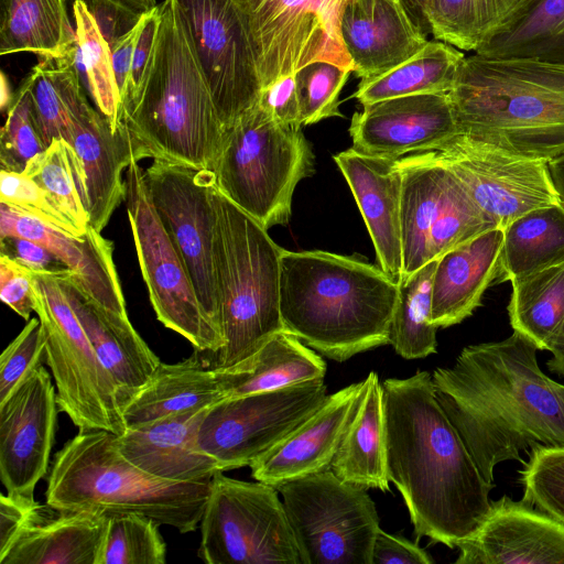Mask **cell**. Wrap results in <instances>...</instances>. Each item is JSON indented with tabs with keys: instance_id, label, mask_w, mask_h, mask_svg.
Wrapping results in <instances>:
<instances>
[{
	"instance_id": "24",
	"label": "cell",
	"mask_w": 564,
	"mask_h": 564,
	"mask_svg": "<svg viewBox=\"0 0 564 564\" xmlns=\"http://www.w3.org/2000/svg\"><path fill=\"white\" fill-rule=\"evenodd\" d=\"M375 247L379 267L399 281L403 268L401 239L402 173L397 160L372 156L352 148L336 153Z\"/></svg>"
},
{
	"instance_id": "7",
	"label": "cell",
	"mask_w": 564,
	"mask_h": 564,
	"mask_svg": "<svg viewBox=\"0 0 564 564\" xmlns=\"http://www.w3.org/2000/svg\"><path fill=\"white\" fill-rule=\"evenodd\" d=\"M214 260L225 345L214 368H227L285 330L280 312L281 251L268 230L214 188Z\"/></svg>"
},
{
	"instance_id": "44",
	"label": "cell",
	"mask_w": 564,
	"mask_h": 564,
	"mask_svg": "<svg viewBox=\"0 0 564 564\" xmlns=\"http://www.w3.org/2000/svg\"><path fill=\"white\" fill-rule=\"evenodd\" d=\"M160 524L139 513L106 514L94 564H164Z\"/></svg>"
},
{
	"instance_id": "3",
	"label": "cell",
	"mask_w": 564,
	"mask_h": 564,
	"mask_svg": "<svg viewBox=\"0 0 564 564\" xmlns=\"http://www.w3.org/2000/svg\"><path fill=\"white\" fill-rule=\"evenodd\" d=\"M280 312L285 330L343 362L389 344L398 281L358 256L281 251Z\"/></svg>"
},
{
	"instance_id": "19",
	"label": "cell",
	"mask_w": 564,
	"mask_h": 564,
	"mask_svg": "<svg viewBox=\"0 0 564 564\" xmlns=\"http://www.w3.org/2000/svg\"><path fill=\"white\" fill-rule=\"evenodd\" d=\"M447 94L389 98L364 106L351 118L352 149L362 154L400 159L425 152L458 134Z\"/></svg>"
},
{
	"instance_id": "27",
	"label": "cell",
	"mask_w": 564,
	"mask_h": 564,
	"mask_svg": "<svg viewBox=\"0 0 564 564\" xmlns=\"http://www.w3.org/2000/svg\"><path fill=\"white\" fill-rule=\"evenodd\" d=\"M61 288L93 348L119 390L120 409L159 366L160 358L134 329L128 316L108 312L77 285L70 271L56 272Z\"/></svg>"
},
{
	"instance_id": "22",
	"label": "cell",
	"mask_w": 564,
	"mask_h": 564,
	"mask_svg": "<svg viewBox=\"0 0 564 564\" xmlns=\"http://www.w3.org/2000/svg\"><path fill=\"white\" fill-rule=\"evenodd\" d=\"M361 389L359 381L327 395L311 416L249 466L252 478L276 488L329 469Z\"/></svg>"
},
{
	"instance_id": "34",
	"label": "cell",
	"mask_w": 564,
	"mask_h": 564,
	"mask_svg": "<svg viewBox=\"0 0 564 564\" xmlns=\"http://www.w3.org/2000/svg\"><path fill=\"white\" fill-rule=\"evenodd\" d=\"M76 51L65 0H0V55L62 58Z\"/></svg>"
},
{
	"instance_id": "2",
	"label": "cell",
	"mask_w": 564,
	"mask_h": 564,
	"mask_svg": "<svg viewBox=\"0 0 564 564\" xmlns=\"http://www.w3.org/2000/svg\"><path fill=\"white\" fill-rule=\"evenodd\" d=\"M389 479L401 494L419 539L449 549L487 516L489 484L440 405L432 375L382 382Z\"/></svg>"
},
{
	"instance_id": "28",
	"label": "cell",
	"mask_w": 564,
	"mask_h": 564,
	"mask_svg": "<svg viewBox=\"0 0 564 564\" xmlns=\"http://www.w3.org/2000/svg\"><path fill=\"white\" fill-rule=\"evenodd\" d=\"M503 230L489 229L437 259L432 286V323L449 327L480 306L485 291L496 284Z\"/></svg>"
},
{
	"instance_id": "56",
	"label": "cell",
	"mask_w": 564,
	"mask_h": 564,
	"mask_svg": "<svg viewBox=\"0 0 564 564\" xmlns=\"http://www.w3.org/2000/svg\"><path fill=\"white\" fill-rule=\"evenodd\" d=\"M1 252L17 259L33 271L58 272L67 269L47 249L29 239L8 237L0 239Z\"/></svg>"
},
{
	"instance_id": "31",
	"label": "cell",
	"mask_w": 564,
	"mask_h": 564,
	"mask_svg": "<svg viewBox=\"0 0 564 564\" xmlns=\"http://www.w3.org/2000/svg\"><path fill=\"white\" fill-rule=\"evenodd\" d=\"M106 516L42 506L1 564H94Z\"/></svg>"
},
{
	"instance_id": "17",
	"label": "cell",
	"mask_w": 564,
	"mask_h": 564,
	"mask_svg": "<svg viewBox=\"0 0 564 564\" xmlns=\"http://www.w3.org/2000/svg\"><path fill=\"white\" fill-rule=\"evenodd\" d=\"M431 152L457 177L497 228L503 230L532 209L560 204L545 161L521 156L462 133Z\"/></svg>"
},
{
	"instance_id": "60",
	"label": "cell",
	"mask_w": 564,
	"mask_h": 564,
	"mask_svg": "<svg viewBox=\"0 0 564 564\" xmlns=\"http://www.w3.org/2000/svg\"><path fill=\"white\" fill-rule=\"evenodd\" d=\"M547 169L560 204L564 207V154L549 161Z\"/></svg>"
},
{
	"instance_id": "58",
	"label": "cell",
	"mask_w": 564,
	"mask_h": 564,
	"mask_svg": "<svg viewBox=\"0 0 564 564\" xmlns=\"http://www.w3.org/2000/svg\"><path fill=\"white\" fill-rule=\"evenodd\" d=\"M549 351L552 354L546 364L549 370L564 377V318L552 337Z\"/></svg>"
},
{
	"instance_id": "42",
	"label": "cell",
	"mask_w": 564,
	"mask_h": 564,
	"mask_svg": "<svg viewBox=\"0 0 564 564\" xmlns=\"http://www.w3.org/2000/svg\"><path fill=\"white\" fill-rule=\"evenodd\" d=\"M73 14L79 75H83L97 110L116 130L120 123L122 101L113 73L110 44L85 1L74 0Z\"/></svg>"
},
{
	"instance_id": "26",
	"label": "cell",
	"mask_w": 564,
	"mask_h": 564,
	"mask_svg": "<svg viewBox=\"0 0 564 564\" xmlns=\"http://www.w3.org/2000/svg\"><path fill=\"white\" fill-rule=\"evenodd\" d=\"M209 406L128 427L118 435L119 449L134 466L158 478L212 479L221 470L197 441L199 425Z\"/></svg>"
},
{
	"instance_id": "55",
	"label": "cell",
	"mask_w": 564,
	"mask_h": 564,
	"mask_svg": "<svg viewBox=\"0 0 564 564\" xmlns=\"http://www.w3.org/2000/svg\"><path fill=\"white\" fill-rule=\"evenodd\" d=\"M434 560L416 543L379 529L373 543L372 564H431Z\"/></svg>"
},
{
	"instance_id": "29",
	"label": "cell",
	"mask_w": 564,
	"mask_h": 564,
	"mask_svg": "<svg viewBox=\"0 0 564 564\" xmlns=\"http://www.w3.org/2000/svg\"><path fill=\"white\" fill-rule=\"evenodd\" d=\"M224 398L216 369L192 356L174 364L161 361L123 404L121 414L128 429L206 408Z\"/></svg>"
},
{
	"instance_id": "43",
	"label": "cell",
	"mask_w": 564,
	"mask_h": 564,
	"mask_svg": "<svg viewBox=\"0 0 564 564\" xmlns=\"http://www.w3.org/2000/svg\"><path fill=\"white\" fill-rule=\"evenodd\" d=\"M40 185L58 210L85 235L89 227L85 174L69 143L54 140L22 172Z\"/></svg>"
},
{
	"instance_id": "46",
	"label": "cell",
	"mask_w": 564,
	"mask_h": 564,
	"mask_svg": "<svg viewBox=\"0 0 564 564\" xmlns=\"http://www.w3.org/2000/svg\"><path fill=\"white\" fill-rule=\"evenodd\" d=\"M46 148L24 79L7 109V119L0 132L1 170L22 173L29 161Z\"/></svg>"
},
{
	"instance_id": "57",
	"label": "cell",
	"mask_w": 564,
	"mask_h": 564,
	"mask_svg": "<svg viewBox=\"0 0 564 564\" xmlns=\"http://www.w3.org/2000/svg\"><path fill=\"white\" fill-rule=\"evenodd\" d=\"M142 25V13L140 14L138 21L134 23L133 26H131L129 30L123 32L122 34L118 35L116 39H113L110 42V50H111V59H112V67L113 73L116 77V82L118 85V89L121 96V101L124 97L131 63H132V56H133V48L135 45V41L139 34V31Z\"/></svg>"
},
{
	"instance_id": "63",
	"label": "cell",
	"mask_w": 564,
	"mask_h": 564,
	"mask_svg": "<svg viewBox=\"0 0 564 564\" xmlns=\"http://www.w3.org/2000/svg\"><path fill=\"white\" fill-rule=\"evenodd\" d=\"M83 1L87 2V0H83ZM89 1H91V0H89ZM111 1H116V2H118V3H120V4H122V6H123V0H111ZM123 7H124V6H123ZM127 9H128V8H127Z\"/></svg>"
},
{
	"instance_id": "39",
	"label": "cell",
	"mask_w": 564,
	"mask_h": 564,
	"mask_svg": "<svg viewBox=\"0 0 564 564\" xmlns=\"http://www.w3.org/2000/svg\"><path fill=\"white\" fill-rule=\"evenodd\" d=\"M508 315L513 330L539 350L550 343L564 318V261L513 279Z\"/></svg>"
},
{
	"instance_id": "10",
	"label": "cell",
	"mask_w": 564,
	"mask_h": 564,
	"mask_svg": "<svg viewBox=\"0 0 564 564\" xmlns=\"http://www.w3.org/2000/svg\"><path fill=\"white\" fill-rule=\"evenodd\" d=\"M223 473L212 477L199 557L207 564H302L278 489Z\"/></svg>"
},
{
	"instance_id": "59",
	"label": "cell",
	"mask_w": 564,
	"mask_h": 564,
	"mask_svg": "<svg viewBox=\"0 0 564 564\" xmlns=\"http://www.w3.org/2000/svg\"><path fill=\"white\" fill-rule=\"evenodd\" d=\"M408 17L414 25L424 34L431 33L426 17L427 0H399Z\"/></svg>"
},
{
	"instance_id": "14",
	"label": "cell",
	"mask_w": 564,
	"mask_h": 564,
	"mask_svg": "<svg viewBox=\"0 0 564 564\" xmlns=\"http://www.w3.org/2000/svg\"><path fill=\"white\" fill-rule=\"evenodd\" d=\"M326 398L324 378L224 398L203 417L198 445L221 471L250 466L311 416Z\"/></svg>"
},
{
	"instance_id": "41",
	"label": "cell",
	"mask_w": 564,
	"mask_h": 564,
	"mask_svg": "<svg viewBox=\"0 0 564 564\" xmlns=\"http://www.w3.org/2000/svg\"><path fill=\"white\" fill-rule=\"evenodd\" d=\"M437 259L398 281V302L389 328V344L405 359L436 352L437 328L431 319L432 286Z\"/></svg>"
},
{
	"instance_id": "45",
	"label": "cell",
	"mask_w": 564,
	"mask_h": 564,
	"mask_svg": "<svg viewBox=\"0 0 564 564\" xmlns=\"http://www.w3.org/2000/svg\"><path fill=\"white\" fill-rule=\"evenodd\" d=\"M492 228H497L494 221L479 209L463 184L447 170L438 213L430 231L429 261L438 259L448 250Z\"/></svg>"
},
{
	"instance_id": "18",
	"label": "cell",
	"mask_w": 564,
	"mask_h": 564,
	"mask_svg": "<svg viewBox=\"0 0 564 564\" xmlns=\"http://www.w3.org/2000/svg\"><path fill=\"white\" fill-rule=\"evenodd\" d=\"M57 410L56 388L43 366L0 403V478L7 494L34 499L47 473Z\"/></svg>"
},
{
	"instance_id": "36",
	"label": "cell",
	"mask_w": 564,
	"mask_h": 564,
	"mask_svg": "<svg viewBox=\"0 0 564 564\" xmlns=\"http://www.w3.org/2000/svg\"><path fill=\"white\" fill-rule=\"evenodd\" d=\"M564 261V207L532 209L503 229L497 283Z\"/></svg>"
},
{
	"instance_id": "37",
	"label": "cell",
	"mask_w": 564,
	"mask_h": 564,
	"mask_svg": "<svg viewBox=\"0 0 564 564\" xmlns=\"http://www.w3.org/2000/svg\"><path fill=\"white\" fill-rule=\"evenodd\" d=\"M530 0H427L426 17L435 40L478 52L503 32Z\"/></svg>"
},
{
	"instance_id": "61",
	"label": "cell",
	"mask_w": 564,
	"mask_h": 564,
	"mask_svg": "<svg viewBox=\"0 0 564 564\" xmlns=\"http://www.w3.org/2000/svg\"><path fill=\"white\" fill-rule=\"evenodd\" d=\"M123 6L130 11L141 14L156 6L155 0H123Z\"/></svg>"
},
{
	"instance_id": "47",
	"label": "cell",
	"mask_w": 564,
	"mask_h": 564,
	"mask_svg": "<svg viewBox=\"0 0 564 564\" xmlns=\"http://www.w3.org/2000/svg\"><path fill=\"white\" fill-rule=\"evenodd\" d=\"M523 465L522 500L564 524V446L532 449Z\"/></svg>"
},
{
	"instance_id": "13",
	"label": "cell",
	"mask_w": 564,
	"mask_h": 564,
	"mask_svg": "<svg viewBox=\"0 0 564 564\" xmlns=\"http://www.w3.org/2000/svg\"><path fill=\"white\" fill-rule=\"evenodd\" d=\"M262 88L322 61L355 70L340 23L349 0H234Z\"/></svg>"
},
{
	"instance_id": "15",
	"label": "cell",
	"mask_w": 564,
	"mask_h": 564,
	"mask_svg": "<svg viewBox=\"0 0 564 564\" xmlns=\"http://www.w3.org/2000/svg\"><path fill=\"white\" fill-rule=\"evenodd\" d=\"M224 131L253 108L262 89L254 53L234 0H172Z\"/></svg>"
},
{
	"instance_id": "25",
	"label": "cell",
	"mask_w": 564,
	"mask_h": 564,
	"mask_svg": "<svg viewBox=\"0 0 564 564\" xmlns=\"http://www.w3.org/2000/svg\"><path fill=\"white\" fill-rule=\"evenodd\" d=\"M340 32L360 79L388 73L429 41L397 0H349Z\"/></svg>"
},
{
	"instance_id": "53",
	"label": "cell",
	"mask_w": 564,
	"mask_h": 564,
	"mask_svg": "<svg viewBox=\"0 0 564 564\" xmlns=\"http://www.w3.org/2000/svg\"><path fill=\"white\" fill-rule=\"evenodd\" d=\"M258 105L281 126H303L294 74L281 77L262 88Z\"/></svg>"
},
{
	"instance_id": "12",
	"label": "cell",
	"mask_w": 564,
	"mask_h": 564,
	"mask_svg": "<svg viewBox=\"0 0 564 564\" xmlns=\"http://www.w3.org/2000/svg\"><path fill=\"white\" fill-rule=\"evenodd\" d=\"M124 178L135 253L156 318L196 350L217 354L225 345L223 330L197 299L187 269L154 208L144 169L133 160Z\"/></svg>"
},
{
	"instance_id": "38",
	"label": "cell",
	"mask_w": 564,
	"mask_h": 564,
	"mask_svg": "<svg viewBox=\"0 0 564 564\" xmlns=\"http://www.w3.org/2000/svg\"><path fill=\"white\" fill-rule=\"evenodd\" d=\"M76 53L62 58H40L24 78L46 147L57 139L69 142L72 116L87 99L80 84Z\"/></svg>"
},
{
	"instance_id": "35",
	"label": "cell",
	"mask_w": 564,
	"mask_h": 564,
	"mask_svg": "<svg viewBox=\"0 0 564 564\" xmlns=\"http://www.w3.org/2000/svg\"><path fill=\"white\" fill-rule=\"evenodd\" d=\"M465 54L445 42L427 41L411 58L371 79H361L352 95L362 106L420 94L452 90Z\"/></svg>"
},
{
	"instance_id": "64",
	"label": "cell",
	"mask_w": 564,
	"mask_h": 564,
	"mask_svg": "<svg viewBox=\"0 0 564 564\" xmlns=\"http://www.w3.org/2000/svg\"><path fill=\"white\" fill-rule=\"evenodd\" d=\"M397 1H399V0H397ZM399 2H400V1H399Z\"/></svg>"
},
{
	"instance_id": "23",
	"label": "cell",
	"mask_w": 564,
	"mask_h": 564,
	"mask_svg": "<svg viewBox=\"0 0 564 564\" xmlns=\"http://www.w3.org/2000/svg\"><path fill=\"white\" fill-rule=\"evenodd\" d=\"M68 143L85 174L89 226L101 232L126 199L123 172L134 160L131 135L121 120L112 130L108 119L86 99L72 116Z\"/></svg>"
},
{
	"instance_id": "8",
	"label": "cell",
	"mask_w": 564,
	"mask_h": 564,
	"mask_svg": "<svg viewBox=\"0 0 564 564\" xmlns=\"http://www.w3.org/2000/svg\"><path fill=\"white\" fill-rule=\"evenodd\" d=\"M212 171L219 192L269 230L289 223L314 153L301 128L279 124L257 104L224 131Z\"/></svg>"
},
{
	"instance_id": "33",
	"label": "cell",
	"mask_w": 564,
	"mask_h": 564,
	"mask_svg": "<svg viewBox=\"0 0 564 564\" xmlns=\"http://www.w3.org/2000/svg\"><path fill=\"white\" fill-rule=\"evenodd\" d=\"M402 173L401 239L403 268L399 280L429 262L430 231L444 193L447 170L431 151L397 160Z\"/></svg>"
},
{
	"instance_id": "6",
	"label": "cell",
	"mask_w": 564,
	"mask_h": 564,
	"mask_svg": "<svg viewBox=\"0 0 564 564\" xmlns=\"http://www.w3.org/2000/svg\"><path fill=\"white\" fill-rule=\"evenodd\" d=\"M210 481L154 477L122 455L117 434L79 430L54 455L45 494L61 511L139 513L187 533L200 523Z\"/></svg>"
},
{
	"instance_id": "30",
	"label": "cell",
	"mask_w": 564,
	"mask_h": 564,
	"mask_svg": "<svg viewBox=\"0 0 564 564\" xmlns=\"http://www.w3.org/2000/svg\"><path fill=\"white\" fill-rule=\"evenodd\" d=\"M329 469L355 486L390 490L383 389L375 371L362 380L356 410Z\"/></svg>"
},
{
	"instance_id": "5",
	"label": "cell",
	"mask_w": 564,
	"mask_h": 564,
	"mask_svg": "<svg viewBox=\"0 0 564 564\" xmlns=\"http://www.w3.org/2000/svg\"><path fill=\"white\" fill-rule=\"evenodd\" d=\"M448 95L459 133L529 159L564 154V63L474 53Z\"/></svg>"
},
{
	"instance_id": "16",
	"label": "cell",
	"mask_w": 564,
	"mask_h": 564,
	"mask_svg": "<svg viewBox=\"0 0 564 564\" xmlns=\"http://www.w3.org/2000/svg\"><path fill=\"white\" fill-rule=\"evenodd\" d=\"M144 177L154 208L187 269L198 301L221 328L214 260V172L153 161L144 170Z\"/></svg>"
},
{
	"instance_id": "49",
	"label": "cell",
	"mask_w": 564,
	"mask_h": 564,
	"mask_svg": "<svg viewBox=\"0 0 564 564\" xmlns=\"http://www.w3.org/2000/svg\"><path fill=\"white\" fill-rule=\"evenodd\" d=\"M0 203L31 215L45 225L74 237H83L58 210L48 194L24 173L0 170Z\"/></svg>"
},
{
	"instance_id": "9",
	"label": "cell",
	"mask_w": 564,
	"mask_h": 564,
	"mask_svg": "<svg viewBox=\"0 0 564 564\" xmlns=\"http://www.w3.org/2000/svg\"><path fill=\"white\" fill-rule=\"evenodd\" d=\"M32 296L45 340L56 400L79 430L126 431L119 390L98 358L56 272L33 271Z\"/></svg>"
},
{
	"instance_id": "48",
	"label": "cell",
	"mask_w": 564,
	"mask_h": 564,
	"mask_svg": "<svg viewBox=\"0 0 564 564\" xmlns=\"http://www.w3.org/2000/svg\"><path fill=\"white\" fill-rule=\"evenodd\" d=\"M352 70L329 62H313L294 74L303 126L343 117L339 95Z\"/></svg>"
},
{
	"instance_id": "62",
	"label": "cell",
	"mask_w": 564,
	"mask_h": 564,
	"mask_svg": "<svg viewBox=\"0 0 564 564\" xmlns=\"http://www.w3.org/2000/svg\"><path fill=\"white\" fill-rule=\"evenodd\" d=\"M14 94H11L10 91V85L9 82L3 73H1V94H0V105L1 110L8 109L10 106Z\"/></svg>"
},
{
	"instance_id": "1",
	"label": "cell",
	"mask_w": 564,
	"mask_h": 564,
	"mask_svg": "<svg viewBox=\"0 0 564 564\" xmlns=\"http://www.w3.org/2000/svg\"><path fill=\"white\" fill-rule=\"evenodd\" d=\"M538 350L513 330L465 347L432 373L440 405L489 484L499 463L524 464L522 453L564 446V384L541 370Z\"/></svg>"
},
{
	"instance_id": "32",
	"label": "cell",
	"mask_w": 564,
	"mask_h": 564,
	"mask_svg": "<svg viewBox=\"0 0 564 564\" xmlns=\"http://www.w3.org/2000/svg\"><path fill=\"white\" fill-rule=\"evenodd\" d=\"M225 398L280 389L324 378L326 364L300 338L282 330L227 368H215Z\"/></svg>"
},
{
	"instance_id": "11",
	"label": "cell",
	"mask_w": 564,
	"mask_h": 564,
	"mask_svg": "<svg viewBox=\"0 0 564 564\" xmlns=\"http://www.w3.org/2000/svg\"><path fill=\"white\" fill-rule=\"evenodd\" d=\"M276 489L302 564H372L380 525L366 488L343 481L326 469Z\"/></svg>"
},
{
	"instance_id": "51",
	"label": "cell",
	"mask_w": 564,
	"mask_h": 564,
	"mask_svg": "<svg viewBox=\"0 0 564 564\" xmlns=\"http://www.w3.org/2000/svg\"><path fill=\"white\" fill-rule=\"evenodd\" d=\"M32 278L33 272L29 267L1 252L0 299L25 321L34 312Z\"/></svg>"
},
{
	"instance_id": "4",
	"label": "cell",
	"mask_w": 564,
	"mask_h": 564,
	"mask_svg": "<svg viewBox=\"0 0 564 564\" xmlns=\"http://www.w3.org/2000/svg\"><path fill=\"white\" fill-rule=\"evenodd\" d=\"M120 120L143 159L213 170L224 129L172 0L138 90L122 101Z\"/></svg>"
},
{
	"instance_id": "54",
	"label": "cell",
	"mask_w": 564,
	"mask_h": 564,
	"mask_svg": "<svg viewBox=\"0 0 564 564\" xmlns=\"http://www.w3.org/2000/svg\"><path fill=\"white\" fill-rule=\"evenodd\" d=\"M160 22L161 3L142 13V25L133 48L132 63L123 99L134 94L141 85L156 41Z\"/></svg>"
},
{
	"instance_id": "40",
	"label": "cell",
	"mask_w": 564,
	"mask_h": 564,
	"mask_svg": "<svg viewBox=\"0 0 564 564\" xmlns=\"http://www.w3.org/2000/svg\"><path fill=\"white\" fill-rule=\"evenodd\" d=\"M475 54L564 63V0H530L503 32Z\"/></svg>"
},
{
	"instance_id": "52",
	"label": "cell",
	"mask_w": 564,
	"mask_h": 564,
	"mask_svg": "<svg viewBox=\"0 0 564 564\" xmlns=\"http://www.w3.org/2000/svg\"><path fill=\"white\" fill-rule=\"evenodd\" d=\"M43 505L21 495H0V558L31 524Z\"/></svg>"
},
{
	"instance_id": "21",
	"label": "cell",
	"mask_w": 564,
	"mask_h": 564,
	"mask_svg": "<svg viewBox=\"0 0 564 564\" xmlns=\"http://www.w3.org/2000/svg\"><path fill=\"white\" fill-rule=\"evenodd\" d=\"M8 237L43 246L70 271L87 297L108 312L128 316L113 260V243L91 226L85 236L74 237L0 203V239Z\"/></svg>"
},
{
	"instance_id": "50",
	"label": "cell",
	"mask_w": 564,
	"mask_h": 564,
	"mask_svg": "<svg viewBox=\"0 0 564 564\" xmlns=\"http://www.w3.org/2000/svg\"><path fill=\"white\" fill-rule=\"evenodd\" d=\"M45 359V340L39 317L26 321L0 356V403Z\"/></svg>"
},
{
	"instance_id": "20",
	"label": "cell",
	"mask_w": 564,
	"mask_h": 564,
	"mask_svg": "<svg viewBox=\"0 0 564 564\" xmlns=\"http://www.w3.org/2000/svg\"><path fill=\"white\" fill-rule=\"evenodd\" d=\"M456 547V564H564V524L523 500L502 496Z\"/></svg>"
}]
</instances>
